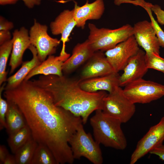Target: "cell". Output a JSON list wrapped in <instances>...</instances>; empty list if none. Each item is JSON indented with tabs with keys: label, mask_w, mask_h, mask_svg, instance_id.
<instances>
[{
	"label": "cell",
	"mask_w": 164,
	"mask_h": 164,
	"mask_svg": "<svg viewBox=\"0 0 164 164\" xmlns=\"http://www.w3.org/2000/svg\"><path fill=\"white\" fill-rule=\"evenodd\" d=\"M4 96L18 106L33 138L50 149L57 164L73 163L69 141L83 123L80 117L56 105L47 91L30 80L5 90Z\"/></svg>",
	"instance_id": "obj_1"
},
{
	"label": "cell",
	"mask_w": 164,
	"mask_h": 164,
	"mask_svg": "<svg viewBox=\"0 0 164 164\" xmlns=\"http://www.w3.org/2000/svg\"><path fill=\"white\" fill-rule=\"evenodd\" d=\"M31 81L47 91L56 105L80 117L84 124L93 112L102 110L103 99L108 94L105 91L87 92L80 87V79L63 75H41L37 79Z\"/></svg>",
	"instance_id": "obj_2"
},
{
	"label": "cell",
	"mask_w": 164,
	"mask_h": 164,
	"mask_svg": "<svg viewBox=\"0 0 164 164\" xmlns=\"http://www.w3.org/2000/svg\"><path fill=\"white\" fill-rule=\"evenodd\" d=\"M90 119L95 140L100 145L116 149L123 150L127 141L118 120L104 114L101 109L95 111Z\"/></svg>",
	"instance_id": "obj_3"
},
{
	"label": "cell",
	"mask_w": 164,
	"mask_h": 164,
	"mask_svg": "<svg viewBox=\"0 0 164 164\" xmlns=\"http://www.w3.org/2000/svg\"><path fill=\"white\" fill-rule=\"evenodd\" d=\"M88 26L90 32L88 39L94 51H106L133 35V27L128 24L114 29L98 28L91 23Z\"/></svg>",
	"instance_id": "obj_4"
},
{
	"label": "cell",
	"mask_w": 164,
	"mask_h": 164,
	"mask_svg": "<svg viewBox=\"0 0 164 164\" xmlns=\"http://www.w3.org/2000/svg\"><path fill=\"white\" fill-rule=\"evenodd\" d=\"M69 143L74 159L84 157L94 164H102L103 158L100 144L90 133L85 131L83 123L70 139Z\"/></svg>",
	"instance_id": "obj_5"
},
{
	"label": "cell",
	"mask_w": 164,
	"mask_h": 164,
	"mask_svg": "<svg viewBox=\"0 0 164 164\" xmlns=\"http://www.w3.org/2000/svg\"><path fill=\"white\" fill-rule=\"evenodd\" d=\"M102 110L107 116L119 120L122 123L128 122L134 114L135 104L124 95L121 87H117L108 93L103 99Z\"/></svg>",
	"instance_id": "obj_6"
},
{
	"label": "cell",
	"mask_w": 164,
	"mask_h": 164,
	"mask_svg": "<svg viewBox=\"0 0 164 164\" xmlns=\"http://www.w3.org/2000/svg\"><path fill=\"white\" fill-rule=\"evenodd\" d=\"M125 96L132 103L145 104L164 96V85L142 78L131 82L123 89Z\"/></svg>",
	"instance_id": "obj_7"
},
{
	"label": "cell",
	"mask_w": 164,
	"mask_h": 164,
	"mask_svg": "<svg viewBox=\"0 0 164 164\" xmlns=\"http://www.w3.org/2000/svg\"><path fill=\"white\" fill-rule=\"evenodd\" d=\"M48 27L42 24L34 19L33 25L29 32L31 44L36 49L38 56L42 62L47 56L56 53V47L61 40L50 36L48 32Z\"/></svg>",
	"instance_id": "obj_8"
},
{
	"label": "cell",
	"mask_w": 164,
	"mask_h": 164,
	"mask_svg": "<svg viewBox=\"0 0 164 164\" xmlns=\"http://www.w3.org/2000/svg\"><path fill=\"white\" fill-rule=\"evenodd\" d=\"M164 141V116L158 123L151 127L138 142L131 155L130 163H135L152 150L162 145Z\"/></svg>",
	"instance_id": "obj_9"
},
{
	"label": "cell",
	"mask_w": 164,
	"mask_h": 164,
	"mask_svg": "<svg viewBox=\"0 0 164 164\" xmlns=\"http://www.w3.org/2000/svg\"><path fill=\"white\" fill-rule=\"evenodd\" d=\"M138 46L133 35L105 52V56L115 72L123 70L130 59L140 50Z\"/></svg>",
	"instance_id": "obj_10"
},
{
	"label": "cell",
	"mask_w": 164,
	"mask_h": 164,
	"mask_svg": "<svg viewBox=\"0 0 164 164\" xmlns=\"http://www.w3.org/2000/svg\"><path fill=\"white\" fill-rule=\"evenodd\" d=\"M76 26L73 9L63 10L50 25V30L53 35H61L60 40L62 42V47L59 56L65 61L70 56V54L65 51L66 43L69 41V37Z\"/></svg>",
	"instance_id": "obj_11"
},
{
	"label": "cell",
	"mask_w": 164,
	"mask_h": 164,
	"mask_svg": "<svg viewBox=\"0 0 164 164\" xmlns=\"http://www.w3.org/2000/svg\"><path fill=\"white\" fill-rule=\"evenodd\" d=\"M133 27V36L138 46L146 53H159L160 46L151 22L145 20L135 23Z\"/></svg>",
	"instance_id": "obj_12"
},
{
	"label": "cell",
	"mask_w": 164,
	"mask_h": 164,
	"mask_svg": "<svg viewBox=\"0 0 164 164\" xmlns=\"http://www.w3.org/2000/svg\"><path fill=\"white\" fill-rule=\"evenodd\" d=\"M103 52L100 50L95 51L87 61L81 72L80 80L105 76L115 72Z\"/></svg>",
	"instance_id": "obj_13"
},
{
	"label": "cell",
	"mask_w": 164,
	"mask_h": 164,
	"mask_svg": "<svg viewBox=\"0 0 164 164\" xmlns=\"http://www.w3.org/2000/svg\"><path fill=\"white\" fill-rule=\"evenodd\" d=\"M145 53L140 49L129 60L119 77V86L125 87L132 82L142 78L148 71L145 60Z\"/></svg>",
	"instance_id": "obj_14"
},
{
	"label": "cell",
	"mask_w": 164,
	"mask_h": 164,
	"mask_svg": "<svg viewBox=\"0 0 164 164\" xmlns=\"http://www.w3.org/2000/svg\"><path fill=\"white\" fill-rule=\"evenodd\" d=\"M12 34L13 46L9 64L10 74L22 63L24 53L31 44L29 32L24 27L15 30Z\"/></svg>",
	"instance_id": "obj_15"
},
{
	"label": "cell",
	"mask_w": 164,
	"mask_h": 164,
	"mask_svg": "<svg viewBox=\"0 0 164 164\" xmlns=\"http://www.w3.org/2000/svg\"><path fill=\"white\" fill-rule=\"evenodd\" d=\"M74 2L73 9L76 26L82 29L84 28L87 21L100 19L104 11L103 0H96L91 3H89L87 0L85 4L81 6L78 5L75 2Z\"/></svg>",
	"instance_id": "obj_16"
},
{
	"label": "cell",
	"mask_w": 164,
	"mask_h": 164,
	"mask_svg": "<svg viewBox=\"0 0 164 164\" xmlns=\"http://www.w3.org/2000/svg\"><path fill=\"white\" fill-rule=\"evenodd\" d=\"M120 75L118 73L84 80L80 79V85L84 91L90 93L100 91L111 92L119 86Z\"/></svg>",
	"instance_id": "obj_17"
},
{
	"label": "cell",
	"mask_w": 164,
	"mask_h": 164,
	"mask_svg": "<svg viewBox=\"0 0 164 164\" xmlns=\"http://www.w3.org/2000/svg\"><path fill=\"white\" fill-rule=\"evenodd\" d=\"M94 51L88 39L84 42L77 44L74 47L72 54L63 63V73L69 74L87 61Z\"/></svg>",
	"instance_id": "obj_18"
},
{
	"label": "cell",
	"mask_w": 164,
	"mask_h": 164,
	"mask_svg": "<svg viewBox=\"0 0 164 164\" xmlns=\"http://www.w3.org/2000/svg\"><path fill=\"white\" fill-rule=\"evenodd\" d=\"M28 49L32 54V58L30 60L23 62L21 68L13 75L7 78L4 90L11 89L18 87L24 80L29 73L42 62L38 56L36 48L31 44Z\"/></svg>",
	"instance_id": "obj_19"
},
{
	"label": "cell",
	"mask_w": 164,
	"mask_h": 164,
	"mask_svg": "<svg viewBox=\"0 0 164 164\" xmlns=\"http://www.w3.org/2000/svg\"><path fill=\"white\" fill-rule=\"evenodd\" d=\"M64 61L59 56L50 55L46 59L33 69L24 80H29L33 77L38 75L62 76V66Z\"/></svg>",
	"instance_id": "obj_20"
},
{
	"label": "cell",
	"mask_w": 164,
	"mask_h": 164,
	"mask_svg": "<svg viewBox=\"0 0 164 164\" xmlns=\"http://www.w3.org/2000/svg\"><path fill=\"white\" fill-rule=\"evenodd\" d=\"M8 108L6 116V132L9 135L26 125L24 116L18 106L12 101L6 99Z\"/></svg>",
	"instance_id": "obj_21"
},
{
	"label": "cell",
	"mask_w": 164,
	"mask_h": 164,
	"mask_svg": "<svg viewBox=\"0 0 164 164\" xmlns=\"http://www.w3.org/2000/svg\"><path fill=\"white\" fill-rule=\"evenodd\" d=\"M9 135L8 144L14 154L32 137L31 131L27 124Z\"/></svg>",
	"instance_id": "obj_22"
},
{
	"label": "cell",
	"mask_w": 164,
	"mask_h": 164,
	"mask_svg": "<svg viewBox=\"0 0 164 164\" xmlns=\"http://www.w3.org/2000/svg\"><path fill=\"white\" fill-rule=\"evenodd\" d=\"M38 144L32 137L14 154L16 164H31Z\"/></svg>",
	"instance_id": "obj_23"
},
{
	"label": "cell",
	"mask_w": 164,
	"mask_h": 164,
	"mask_svg": "<svg viewBox=\"0 0 164 164\" xmlns=\"http://www.w3.org/2000/svg\"><path fill=\"white\" fill-rule=\"evenodd\" d=\"M13 46V41L9 40L0 46V85L6 82L7 72L6 71L7 61L11 54Z\"/></svg>",
	"instance_id": "obj_24"
},
{
	"label": "cell",
	"mask_w": 164,
	"mask_h": 164,
	"mask_svg": "<svg viewBox=\"0 0 164 164\" xmlns=\"http://www.w3.org/2000/svg\"><path fill=\"white\" fill-rule=\"evenodd\" d=\"M31 164H57L53 154L46 146L38 144Z\"/></svg>",
	"instance_id": "obj_25"
},
{
	"label": "cell",
	"mask_w": 164,
	"mask_h": 164,
	"mask_svg": "<svg viewBox=\"0 0 164 164\" xmlns=\"http://www.w3.org/2000/svg\"><path fill=\"white\" fill-rule=\"evenodd\" d=\"M145 60L148 69H153L164 73V58L160 56L159 53H145Z\"/></svg>",
	"instance_id": "obj_26"
},
{
	"label": "cell",
	"mask_w": 164,
	"mask_h": 164,
	"mask_svg": "<svg viewBox=\"0 0 164 164\" xmlns=\"http://www.w3.org/2000/svg\"><path fill=\"white\" fill-rule=\"evenodd\" d=\"M151 3L147 2L143 8L148 13L151 20V22L158 38L160 46L164 47V32L155 19L150 8Z\"/></svg>",
	"instance_id": "obj_27"
},
{
	"label": "cell",
	"mask_w": 164,
	"mask_h": 164,
	"mask_svg": "<svg viewBox=\"0 0 164 164\" xmlns=\"http://www.w3.org/2000/svg\"><path fill=\"white\" fill-rule=\"evenodd\" d=\"M5 83L0 88V129L6 128V116L8 108V103L7 100L3 99L2 97V92L4 90Z\"/></svg>",
	"instance_id": "obj_28"
},
{
	"label": "cell",
	"mask_w": 164,
	"mask_h": 164,
	"mask_svg": "<svg viewBox=\"0 0 164 164\" xmlns=\"http://www.w3.org/2000/svg\"><path fill=\"white\" fill-rule=\"evenodd\" d=\"M151 9L156 16L157 22L162 25H164V10L158 5L151 4Z\"/></svg>",
	"instance_id": "obj_29"
},
{
	"label": "cell",
	"mask_w": 164,
	"mask_h": 164,
	"mask_svg": "<svg viewBox=\"0 0 164 164\" xmlns=\"http://www.w3.org/2000/svg\"><path fill=\"white\" fill-rule=\"evenodd\" d=\"M14 27L13 23L9 21L2 16L0 17V31L9 30Z\"/></svg>",
	"instance_id": "obj_30"
},
{
	"label": "cell",
	"mask_w": 164,
	"mask_h": 164,
	"mask_svg": "<svg viewBox=\"0 0 164 164\" xmlns=\"http://www.w3.org/2000/svg\"><path fill=\"white\" fill-rule=\"evenodd\" d=\"M149 153L158 156L160 159L164 161V145L162 144L154 149Z\"/></svg>",
	"instance_id": "obj_31"
},
{
	"label": "cell",
	"mask_w": 164,
	"mask_h": 164,
	"mask_svg": "<svg viewBox=\"0 0 164 164\" xmlns=\"http://www.w3.org/2000/svg\"><path fill=\"white\" fill-rule=\"evenodd\" d=\"M11 35L9 30L0 31V45L11 39Z\"/></svg>",
	"instance_id": "obj_32"
},
{
	"label": "cell",
	"mask_w": 164,
	"mask_h": 164,
	"mask_svg": "<svg viewBox=\"0 0 164 164\" xmlns=\"http://www.w3.org/2000/svg\"><path fill=\"white\" fill-rule=\"evenodd\" d=\"M9 154L6 147L4 145L0 146V164H3L6 158Z\"/></svg>",
	"instance_id": "obj_33"
},
{
	"label": "cell",
	"mask_w": 164,
	"mask_h": 164,
	"mask_svg": "<svg viewBox=\"0 0 164 164\" xmlns=\"http://www.w3.org/2000/svg\"><path fill=\"white\" fill-rule=\"evenodd\" d=\"M25 5L29 9L33 8L35 5L40 4L41 0H22Z\"/></svg>",
	"instance_id": "obj_34"
},
{
	"label": "cell",
	"mask_w": 164,
	"mask_h": 164,
	"mask_svg": "<svg viewBox=\"0 0 164 164\" xmlns=\"http://www.w3.org/2000/svg\"><path fill=\"white\" fill-rule=\"evenodd\" d=\"M3 164H16L15 155L9 153L5 159Z\"/></svg>",
	"instance_id": "obj_35"
},
{
	"label": "cell",
	"mask_w": 164,
	"mask_h": 164,
	"mask_svg": "<svg viewBox=\"0 0 164 164\" xmlns=\"http://www.w3.org/2000/svg\"><path fill=\"white\" fill-rule=\"evenodd\" d=\"M114 2L115 5L118 6L124 3H129L135 5L136 3V1L135 0H114Z\"/></svg>",
	"instance_id": "obj_36"
},
{
	"label": "cell",
	"mask_w": 164,
	"mask_h": 164,
	"mask_svg": "<svg viewBox=\"0 0 164 164\" xmlns=\"http://www.w3.org/2000/svg\"><path fill=\"white\" fill-rule=\"evenodd\" d=\"M19 0H0V4L5 5L7 4H12L15 3Z\"/></svg>",
	"instance_id": "obj_37"
}]
</instances>
